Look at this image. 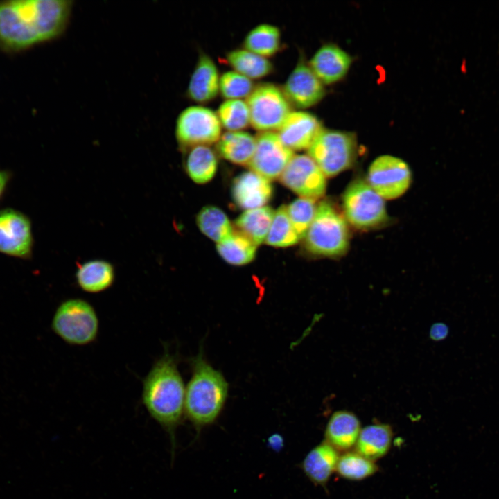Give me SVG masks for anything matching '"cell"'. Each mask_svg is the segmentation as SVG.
Returning a JSON list of instances; mask_svg holds the SVG:
<instances>
[{
  "mask_svg": "<svg viewBox=\"0 0 499 499\" xmlns=\"http://www.w3.org/2000/svg\"><path fill=\"white\" fill-rule=\"evenodd\" d=\"M71 0L0 2V47L17 52L61 36L70 21Z\"/></svg>",
  "mask_w": 499,
  "mask_h": 499,
  "instance_id": "6da1fadb",
  "label": "cell"
},
{
  "mask_svg": "<svg viewBox=\"0 0 499 499\" xmlns=\"http://www.w3.org/2000/svg\"><path fill=\"white\" fill-rule=\"evenodd\" d=\"M178 358L166 344L164 353L143 380L141 400L150 416L168 434L175 450V433L184 412L185 387Z\"/></svg>",
  "mask_w": 499,
  "mask_h": 499,
  "instance_id": "7a4b0ae2",
  "label": "cell"
},
{
  "mask_svg": "<svg viewBox=\"0 0 499 499\" xmlns=\"http://www.w3.org/2000/svg\"><path fill=\"white\" fill-rule=\"evenodd\" d=\"M192 375L185 389L184 412L200 428L213 423L227 396L228 385L222 374L213 368L200 351L191 361Z\"/></svg>",
  "mask_w": 499,
  "mask_h": 499,
  "instance_id": "3957f363",
  "label": "cell"
},
{
  "mask_svg": "<svg viewBox=\"0 0 499 499\" xmlns=\"http://www.w3.org/2000/svg\"><path fill=\"white\" fill-rule=\"evenodd\" d=\"M306 250L312 254L335 257L344 254L349 244L345 220L329 202H321L305 236Z\"/></svg>",
  "mask_w": 499,
  "mask_h": 499,
  "instance_id": "277c9868",
  "label": "cell"
},
{
  "mask_svg": "<svg viewBox=\"0 0 499 499\" xmlns=\"http://www.w3.org/2000/svg\"><path fill=\"white\" fill-rule=\"evenodd\" d=\"M51 328L66 343L85 346L96 340L99 319L89 302L81 298H71L63 301L57 308Z\"/></svg>",
  "mask_w": 499,
  "mask_h": 499,
  "instance_id": "5b68a950",
  "label": "cell"
},
{
  "mask_svg": "<svg viewBox=\"0 0 499 499\" xmlns=\"http://www.w3.org/2000/svg\"><path fill=\"white\" fill-rule=\"evenodd\" d=\"M326 177L349 168L357 155V140L349 132L322 128L308 149Z\"/></svg>",
  "mask_w": 499,
  "mask_h": 499,
  "instance_id": "8992f818",
  "label": "cell"
},
{
  "mask_svg": "<svg viewBox=\"0 0 499 499\" xmlns=\"http://www.w3.org/2000/svg\"><path fill=\"white\" fill-rule=\"evenodd\" d=\"M342 202L347 220L356 228L376 227L387 219L384 199L362 178H357L349 184Z\"/></svg>",
  "mask_w": 499,
  "mask_h": 499,
  "instance_id": "52a82bcc",
  "label": "cell"
},
{
  "mask_svg": "<svg viewBox=\"0 0 499 499\" xmlns=\"http://www.w3.org/2000/svg\"><path fill=\"white\" fill-rule=\"evenodd\" d=\"M246 99L250 125L260 132L277 131L292 112L282 89L274 83L255 85Z\"/></svg>",
  "mask_w": 499,
  "mask_h": 499,
  "instance_id": "ba28073f",
  "label": "cell"
},
{
  "mask_svg": "<svg viewBox=\"0 0 499 499\" xmlns=\"http://www.w3.org/2000/svg\"><path fill=\"white\" fill-rule=\"evenodd\" d=\"M222 125L216 112L202 105L184 108L178 114L175 137L183 152L197 146L216 143L221 136Z\"/></svg>",
  "mask_w": 499,
  "mask_h": 499,
  "instance_id": "9c48e42d",
  "label": "cell"
},
{
  "mask_svg": "<svg viewBox=\"0 0 499 499\" xmlns=\"http://www.w3.org/2000/svg\"><path fill=\"white\" fill-rule=\"evenodd\" d=\"M411 180V171L405 161L385 155L378 157L370 164L366 181L384 200H392L408 190Z\"/></svg>",
  "mask_w": 499,
  "mask_h": 499,
  "instance_id": "30bf717a",
  "label": "cell"
},
{
  "mask_svg": "<svg viewBox=\"0 0 499 499\" xmlns=\"http://www.w3.org/2000/svg\"><path fill=\"white\" fill-rule=\"evenodd\" d=\"M326 177L308 155H294L279 178L285 186L301 198L315 200L325 193Z\"/></svg>",
  "mask_w": 499,
  "mask_h": 499,
  "instance_id": "8fae6325",
  "label": "cell"
},
{
  "mask_svg": "<svg viewBox=\"0 0 499 499\" xmlns=\"http://www.w3.org/2000/svg\"><path fill=\"white\" fill-rule=\"evenodd\" d=\"M255 138V150L247 166L269 181L280 177L294 156L293 151L283 143L275 132H261Z\"/></svg>",
  "mask_w": 499,
  "mask_h": 499,
  "instance_id": "7c38bea8",
  "label": "cell"
},
{
  "mask_svg": "<svg viewBox=\"0 0 499 499\" xmlns=\"http://www.w3.org/2000/svg\"><path fill=\"white\" fill-rule=\"evenodd\" d=\"M33 236L30 219L19 211H0V253L28 259L33 252Z\"/></svg>",
  "mask_w": 499,
  "mask_h": 499,
  "instance_id": "4fadbf2b",
  "label": "cell"
},
{
  "mask_svg": "<svg viewBox=\"0 0 499 499\" xmlns=\"http://www.w3.org/2000/svg\"><path fill=\"white\" fill-rule=\"evenodd\" d=\"M281 89L291 106L299 109L317 104L325 95L324 84L302 56Z\"/></svg>",
  "mask_w": 499,
  "mask_h": 499,
  "instance_id": "5bb4252c",
  "label": "cell"
},
{
  "mask_svg": "<svg viewBox=\"0 0 499 499\" xmlns=\"http://www.w3.org/2000/svg\"><path fill=\"white\" fill-rule=\"evenodd\" d=\"M322 128L314 114L305 111H292L277 133L289 149L301 150L309 148Z\"/></svg>",
  "mask_w": 499,
  "mask_h": 499,
  "instance_id": "9a60e30c",
  "label": "cell"
},
{
  "mask_svg": "<svg viewBox=\"0 0 499 499\" xmlns=\"http://www.w3.org/2000/svg\"><path fill=\"white\" fill-rule=\"evenodd\" d=\"M220 76L213 60L200 52L185 91L186 97L197 103H207L219 93Z\"/></svg>",
  "mask_w": 499,
  "mask_h": 499,
  "instance_id": "2e32d148",
  "label": "cell"
},
{
  "mask_svg": "<svg viewBox=\"0 0 499 499\" xmlns=\"http://www.w3.org/2000/svg\"><path fill=\"white\" fill-rule=\"evenodd\" d=\"M272 191L268 180L250 170L234 179L231 194L239 208L248 210L264 207L271 199Z\"/></svg>",
  "mask_w": 499,
  "mask_h": 499,
  "instance_id": "e0dca14e",
  "label": "cell"
},
{
  "mask_svg": "<svg viewBox=\"0 0 499 499\" xmlns=\"http://www.w3.org/2000/svg\"><path fill=\"white\" fill-rule=\"evenodd\" d=\"M351 62L345 51L334 44H325L317 49L308 64L324 85H330L346 76Z\"/></svg>",
  "mask_w": 499,
  "mask_h": 499,
  "instance_id": "ac0fdd59",
  "label": "cell"
},
{
  "mask_svg": "<svg viewBox=\"0 0 499 499\" xmlns=\"http://www.w3.org/2000/svg\"><path fill=\"white\" fill-rule=\"evenodd\" d=\"M362 428L358 417L352 412H335L326 424L325 441L340 453L354 449Z\"/></svg>",
  "mask_w": 499,
  "mask_h": 499,
  "instance_id": "d6986e66",
  "label": "cell"
},
{
  "mask_svg": "<svg viewBox=\"0 0 499 499\" xmlns=\"http://www.w3.org/2000/svg\"><path fill=\"white\" fill-rule=\"evenodd\" d=\"M115 278V268L107 261L94 259L77 263L75 279L78 288L84 292H104L113 286Z\"/></svg>",
  "mask_w": 499,
  "mask_h": 499,
  "instance_id": "ffe728a7",
  "label": "cell"
},
{
  "mask_svg": "<svg viewBox=\"0 0 499 499\" xmlns=\"http://www.w3.org/2000/svg\"><path fill=\"white\" fill-rule=\"evenodd\" d=\"M339 457L340 453L324 441L306 455L302 469L312 482L324 487L335 472Z\"/></svg>",
  "mask_w": 499,
  "mask_h": 499,
  "instance_id": "44dd1931",
  "label": "cell"
},
{
  "mask_svg": "<svg viewBox=\"0 0 499 499\" xmlns=\"http://www.w3.org/2000/svg\"><path fill=\"white\" fill-rule=\"evenodd\" d=\"M393 438L391 426L386 423H374L362 428L354 450L376 462L389 452Z\"/></svg>",
  "mask_w": 499,
  "mask_h": 499,
  "instance_id": "7402d4cb",
  "label": "cell"
},
{
  "mask_svg": "<svg viewBox=\"0 0 499 499\" xmlns=\"http://www.w3.org/2000/svg\"><path fill=\"white\" fill-rule=\"evenodd\" d=\"M256 138L251 134L239 131H227L216 142L217 152L234 164L247 166L254 155Z\"/></svg>",
  "mask_w": 499,
  "mask_h": 499,
  "instance_id": "603a6c76",
  "label": "cell"
},
{
  "mask_svg": "<svg viewBox=\"0 0 499 499\" xmlns=\"http://www.w3.org/2000/svg\"><path fill=\"white\" fill-rule=\"evenodd\" d=\"M184 165L189 177L197 184H205L215 175L218 161L209 146H197L185 151Z\"/></svg>",
  "mask_w": 499,
  "mask_h": 499,
  "instance_id": "cb8c5ba5",
  "label": "cell"
},
{
  "mask_svg": "<svg viewBox=\"0 0 499 499\" xmlns=\"http://www.w3.org/2000/svg\"><path fill=\"white\" fill-rule=\"evenodd\" d=\"M274 214L268 206L246 210L235 220L236 231L258 246L265 242Z\"/></svg>",
  "mask_w": 499,
  "mask_h": 499,
  "instance_id": "d4e9b609",
  "label": "cell"
},
{
  "mask_svg": "<svg viewBox=\"0 0 499 499\" xmlns=\"http://www.w3.org/2000/svg\"><path fill=\"white\" fill-rule=\"evenodd\" d=\"M227 62L234 71L252 79H259L273 71L274 65L267 58L244 48L234 49L226 53Z\"/></svg>",
  "mask_w": 499,
  "mask_h": 499,
  "instance_id": "484cf974",
  "label": "cell"
},
{
  "mask_svg": "<svg viewBox=\"0 0 499 499\" xmlns=\"http://www.w3.org/2000/svg\"><path fill=\"white\" fill-rule=\"evenodd\" d=\"M281 38V31L277 26L260 24L245 35L243 48L268 58L280 49Z\"/></svg>",
  "mask_w": 499,
  "mask_h": 499,
  "instance_id": "4316f807",
  "label": "cell"
},
{
  "mask_svg": "<svg viewBox=\"0 0 499 499\" xmlns=\"http://www.w3.org/2000/svg\"><path fill=\"white\" fill-rule=\"evenodd\" d=\"M200 230L218 244L227 240L233 234V227L226 214L214 206L203 207L196 217Z\"/></svg>",
  "mask_w": 499,
  "mask_h": 499,
  "instance_id": "83f0119b",
  "label": "cell"
},
{
  "mask_svg": "<svg viewBox=\"0 0 499 499\" xmlns=\"http://www.w3.org/2000/svg\"><path fill=\"white\" fill-rule=\"evenodd\" d=\"M217 251L228 263L246 265L254 260L257 246L236 230L226 240L217 245Z\"/></svg>",
  "mask_w": 499,
  "mask_h": 499,
  "instance_id": "f1b7e54d",
  "label": "cell"
},
{
  "mask_svg": "<svg viewBox=\"0 0 499 499\" xmlns=\"http://www.w3.org/2000/svg\"><path fill=\"white\" fill-rule=\"evenodd\" d=\"M378 470L375 462L351 450L340 455L335 472L344 479L359 481L372 476Z\"/></svg>",
  "mask_w": 499,
  "mask_h": 499,
  "instance_id": "f546056e",
  "label": "cell"
},
{
  "mask_svg": "<svg viewBox=\"0 0 499 499\" xmlns=\"http://www.w3.org/2000/svg\"><path fill=\"white\" fill-rule=\"evenodd\" d=\"M299 238L290 220L287 207L281 205L274 212L265 243L276 247H286L298 243Z\"/></svg>",
  "mask_w": 499,
  "mask_h": 499,
  "instance_id": "4dcf8cb0",
  "label": "cell"
},
{
  "mask_svg": "<svg viewBox=\"0 0 499 499\" xmlns=\"http://www.w3.org/2000/svg\"><path fill=\"white\" fill-rule=\"evenodd\" d=\"M216 114L227 131L243 130L250 124L247 102L241 99L225 100L219 105Z\"/></svg>",
  "mask_w": 499,
  "mask_h": 499,
  "instance_id": "1f68e13d",
  "label": "cell"
},
{
  "mask_svg": "<svg viewBox=\"0 0 499 499\" xmlns=\"http://www.w3.org/2000/svg\"><path fill=\"white\" fill-rule=\"evenodd\" d=\"M317 208L315 200L306 198H299L287 207L290 220L299 239L305 237L315 218Z\"/></svg>",
  "mask_w": 499,
  "mask_h": 499,
  "instance_id": "d6a6232c",
  "label": "cell"
},
{
  "mask_svg": "<svg viewBox=\"0 0 499 499\" xmlns=\"http://www.w3.org/2000/svg\"><path fill=\"white\" fill-rule=\"evenodd\" d=\"M252 80L235 71H225L220 76L219 92L225 100L247 98L254 87Z\"/></svg>",
  "mask_w": 499,
  "mask_h": 499,
  "instance_id": "836d02e7",
  "label": "cell"
},
{
  "mask_svg": "<svg viewBox=\"0 0 499 499\" xmlns=\"http://www.w3.org/2000/svg\"><path fill=\"white\" fill-rule=\"evenodd\" d=\"M448 334V328L444 323H437L432 326L430 330V336L432 339L435 340H441L444 339Z\"/></svg>",
  "mask_w": 499,
  "mask_h": 499,
  "instance_id": "e575fe53",
  "label": "cell"
},
{
  "mask_svg": "<svg viewBox=\"0 0 499 499\" xmlns=\"http://www.w3.org/2000/svg\"><path fill=\"white\" fill-rule=\"evenodd\" d=\"M10 178V173L6 170H0V198L4 193Z\"/></svg>",
  "mask_w": 499,
  "mask_h": 499,
  "instance_id": "d590c367",
  "label": "cell"
},
{
  "mask_svg": "<svg viewBox=\"0 0 499 499\" xmlns=\"http://www.w3.org/2000/svg\"><path fill=\"white\" fill-rule=\"evenodd\" d=\"M270 444L272 448L278 449L282 446V439L279 435H275L270 437Z\"/></svg>",
  "mask_w": 499,
  "mask_h": 499,
  "instance_id": "8d00e7d4",
  "label": "cell"
}]
</instances>
